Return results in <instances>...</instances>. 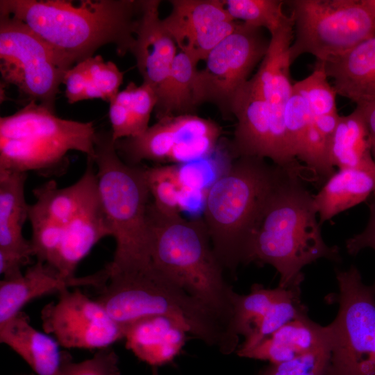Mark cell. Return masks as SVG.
I'll return each instance as SVG.
<instances>
[{"mask_svg":"<svg viewBox=\"0 0 375 375\" xmlns=\"http://www.w3.org/2000/svg\"><path fill=\"white\" fill-rule=\"evenodd\" d=\"M144 0H1L0 11L26 24L72 68L101 47L131 52Z\"/></svg>","mask_w":375,"mask_h":375,"instance_id":"cell-1","label":"cell"},{"mask_svg":"<svg viewBox=\"0 0 375 375\" xmlns=\"http://www.w3.org/2000/svg\"><path fill=\"white\" fill-rule=\"evenodd\" d=\"M308 177L304 168L287 174L267 199L251 238L248 264L273 266L281 288L301 285L302 269L318 259L341 260L338 248L323 240L313 196L303 184Z\"/></svg>","mask_w":375,"mask_h":375,"instance_id":"cell-2","label":"cell"},{"mask_svg":"<svg viewBox=\"0 0 375 375\" xmlns=\"http://www.w3.org/2000/svg\"><path fill=\"white\" fill-rule=\"evenodd\" d=\"M301 167L240 156L206 190L202 219L224 269L235 272L240 265L248 264L252 233L267 199L290 171Z\"/></svg>","mask_w":375,"mask_h":375,"instance_id":"cell-3","label":"cell"},{"mask_svg":"<svg viewBox=\"0 0 375 375\" xmlns=\"http://www.w3.org/2000/svg\"><path fill=\"white\" fill-rule=\"evenodd\" d=\"M96 299L125 327L142 318L162 316L224 354L237 349L231 325L151 265L145 270L109 276Z\"/></svg>","mask_w":375,"mask_h":375,"instance_id":"cell-4","label":"cell"},{"mask_svg":"<svg viewBox=\"0 0 375 375\" xmlns=\"http://www.w3.org/2000/svg\"><path fill=\"white\" fill-rule=\"evenodd\" d=\"M94 151L98 193L116 242L113 260L105 267L109 276L145 270L151 264V243L144 166L119 157L111 130L97 131Z\"/></svg>","mask_w":375,"mask_h":375,"instance_id":"cell-5","label":"cell"},{"mask_svg":"<svg viewBox=\"0 0 375 375\" xmlns=\"http://www.w3.org/2000/svg\"><path fill=\"white\" fill-rule=\"evenodd\" d=\"M147 220L151 265L232 326L235 292L224 279L203 219L163 214L151 201Z\"/></svg>","mask_w":375,"mask_h":375,"instance_id":"cell-6","label":"cell"},{"mask_svg":"<svg viewBox=\"0 0 375 375\" xmlns=\"http://www.w3.org/2000/svg\"><path fill=\"white\" fill-rule=\"evenodd\" d=\"M96 133L92 122L62 119L30 101L0 118V172L61 175L67 170L70 151L94 158Z\"/></svg>","mask_w":375,"mask_h":375,"instance_id":"cell-7","label":"cell"},{"mask_svg":"<svg viewBox=\"0 0 375 375\" xmlns=\"http://www.w3.org/2000/svg\"><path fill=\"white\" fill-rule=\"evenodd\" d=\"M285 2L294 19L291 64L304 53L328 60L375 35V15L364 0Z\"/></svg>","mask_w":375,"mask_h":375,"instance_id":"cell-8","label":"cell"},{"mask_svg":"<svg viewBox=\"0 0 375 375\" xmlns=\"http://www.w3.org/2000/svg\"><path fill=\"white\" fill-rule=\"evenodd\" d=\"M71 67L26 24L0 11V72L27 103L35 101L55 112V102Z\"/></svg>","mask_w":375,"mask_h":375,"instance_id":"cell-9","label":"cell"},{"mask_svg":"<svg viewBox=\"0 0 375 375\" xmlns=\"http://www.w3.org/2000/svg\"><path fill=\"white\" fill-rule=\"evenodd\" d=\"M338 312L329 324L326 375H375V290L352 265L337 270Z\"/></svg>","mask_w":375,"mask_h":375,"instance_id":"cell-10","label":"cell"},{"mask_svg":"<svg viewBox=\"0 0 375 375\" xmlns=\"http://www.w3.org/2000/svg\"><path fill=\"white\" fill-rule=\"evenodd\" d=\"M262 28L240 22L237 28L208 53L206 66L198 70L194 83L195 108L215 105L222 117L231 119L232 103L239 88L265 57L269 40Z\"/></svg>","mask_w":375,"mask_h":375,"instance_id":"cell-11","label":"cell"},{"mask_svg":"<svg viewBox=\"0 0 375 375\" xmlns=\"http://www.w3.org/2000/svg\"><path fill=\"white\" fill-rule=\"evenodd\" d=\"M221 128L214 121L194 114L169 116L142 135L115 142L119 157L127 164L144 160L183 165L210 156L215 150Z\"/></svg>","mask_w":375,"mask_h":375,"instance_id":"cell-12","label":"cell"},{"mask_svg":"<svg viewBox=\"0 0 375 375\" xmlns=\"http://www.w3.org/2000/svg\"><path fill=\"white\" fill-rule=\"evenodd\" d=\"M57 303L41 311L42 327L59 345L68 349H100L124 338L125 327L115 322L105 308L78 289L59 292Z\"/></svg>","mask_w":375,"mask_h":375,"instance_id":"cell-13","label":"cell"},{"mask_svg":"<svg viewBox=\"0 0 375 375\" xmlns=\"http://www.w3.org/2000/svg\"><path fill=\"white\" fill-rule=\"evenodd\" d=\"M293 38V20L271 35L267 51L251 78L268 108L276 156L274 164L284 167L299 162L291 149L284 121L285 106L293 91L289 56Z\"/></svg>","mask_w":375,"mask_h":375,"instance_id":"cell-14","label":"cell"},{"mask_svg":"<svg viewBox=\"0 0 375 375\" xmlns=\"http://www.w3.org/2000/svg\"><path fill=\"white\" fill-rule=\"evenodd\" d=\"M172 10L162 19L181 51L197 61L240 24L228 12L223 0H171Z\"/></svg>","mask_w":375,"mask_h":375,"instance_id":"cell-15","label":"cell"},{"mask_svg":"<svg viewBox=\"0 0 375 375\" xmlns=\"http://www.w3.org/2000/svg\"><path fill=\"white\" fill-rule=\"evenodd\" d=\"M159 0H144V8L131 51L143 83L162 97L174 58L176 44L159 15ZM157 104V103H156Z\"/></svg>","mask_w":375,"mask_h":375,"instance_id":"cell-16","label":"cell"},{"mask_svg":"<svg viewBox=\"0 0 375 375\" xmlns=\"http://www.w3.org/2000/svg\"><path fill=\"white\" fill-rule=\"evenodd\" d=\"M237 124L229 144L232 158L255 156L275 161V150L267 106L249 79L237 91L232 103Z\"/></svg>","mask_w":375,"mask_h":375,"instance_id":"cell-17","label":"cell"},{"mask_svg":"<svg viewBox=\"0 0 375 375\" xmlns=\"http://www.w3.org/2000/svg\"><path fill=\"white\" fill-rule=\"evenodd\" d=\"M104 282L101 272L90 276L69 280L53 267L37 260L24 274L13 280L0 282V326L18 314L29 301L40 297L81 285L100 288Z\"/></svg>","mask_w":375,"mask_h":375,"instance_id":"cell-18","label":"cell"},{"mask_svg":"<svg viewBox=\"0 0 375 375\" xmlns=\"http://www.w3.org/2000/svg\"><path fill=\"white\" fill-rule=\"evenodd\" d=\"M323 62L337 94L356 106L375 103V35Z\"/></svg>","mask_w":375,"mask_h":375,"instance_id":"cell-19","label":"cell"},{"mask_svg":"<svg viewBox=\"0 0 375 375\" xmlns=\"http://www.w3.org/2000/svg\"><path fill=\"white\" fill-rule=\"evenodd\" d=\"M106 236L110 227L97 188L66 228L54 268L63 278L76 279L78 263Z\"/></svg>","mask_w":375,"mask_h":375,"instance_id":"cell-20","label":"cell"},{"mask_svg":"<svg viewBox=\"0 0 375 375\" xmlns=\"http://www.w3.org/2000/svg\"><path fill=\"white\" fill-rule=\"evenodd\" d=\"M330 343L329 325L321 326L307 315L288 323L257 345L237 353L276 365Z\"/></svg>","mask_w":375,"mask_h":375,"instance_id":"cell-21","label":"cell"},{"mask_svg":"<svg viewBox=\"0 0 375 375\" xmlns=\"http://www.w3.org/2000/svg\"><path fill=\"white\" fill-rule=\"evenodd\" d=\"M186 333L173 321L162 316L138 319L125 326L126 347L143 362L160 366L178 354Z\"/></svg>","mask_w":375,"mask_h":375,"instance_id":"cell-22","label":"cell"},{"mask_svg":"<svg viewBox=\"0 0 375 375\" xmlns=\"http://www.w3.org/2000/svg\"><path fill=\"white\" fill-rule=\"evenodd\" d=\"M27 173L0 172V252L31 262L34 256L31 241L24 238L22 227L28 219L25 199Z\"/></svg>","mask_w":375,"mask_h":375,"instance_id":"cell-23","label":"cell"},{"mask_svg":"<svg viewBox=\"0 0 375 375\" xmlns=\"http://www.w3.org/2000/svg\"><path fill=\"white\" fill-rule=\"evenodd\" d=\"M0 342L16 352L37 375H59L62 351L54 339L34 328L22 311L0 326Z\"/></svg>","mask_w":375,"mask_h":375,"instance_id":"cell-24","label":"cell"},{"mask_svg":"<svg viewBox=\"0 0 375 375\" xmlns=\"http://www.w3.org/2000/svg\"><path fill=\"white\" fill-rule=\"evenodd\" d=\"M375 192V165L338 169L313 196L319 224L366 200Z\"/></svg>","mask_w":375,"mask_h":375,"instance_id":"cell-25","label":"cell"},{"mask_svg":"<svg viewBox=\"0 0 375 375\" xmlns=\"http://www.w3.org/2000/svg\"><path fill=\"white\" fill-rule=\"evenodd\" d=\"M124 72L111 62L97 55L69 69L64 77L65 97L69 103L101 99L110 103L118 94Z\"/></svg>","mask_w":375,"mask_h":375,"instance_id":"cell-26","label":"cell"},{"mask_svg":"<svg viewBox=\"0 0 375 375\" xmlns=\"http://www.w3.org/2000/svg\"><path fill=\"white\" fill-rule=\"evenodd\" d=\"M157 97L148 85L129 82L109 103V119L113 140L137 137L149 127Z\"/></svg>","mask_w":375,"mask_h":375,"instance_id":"cell-27","label":"cell"},{"mask_svg":"<svg viewBox=\"0 0 375 375\" xmlns=\"http://www.w3.org/2000/svg\"><path fill=\"white\" fill-rule=\"evenodd\" d=\"M328 156L331 165L338 169L375 165L367 124L358 107L340 117L330 139Z\"/></svg>","mask_w":375,"mask_h":375,"instance_id":"cell-28","label":"cell"},{"mask_svg":"<svg viewBox=\"0 0 375 375\" xmlns=\"http://www.w3.org/2000/svg\"><path fill=\"white\" fill-rule=\"evenodd\" d=\"M199 61L182 51L173 62L163 94L155 108L158 120L169 116L193 114L194 83Z\"/></svg>","mask_w":375,"mask_h":375,"instance_id":"cell-29","label":"cell"},{"mask_svg":"<svg viewBox=\"0 0 375 375\" xmlns=\"http://www.w3.org/2000/svg\"><path fill=\"white\" fill-rule=\"evenodd\" d=\"M178 165L144 166L147 187L157 210L167 215H181L192 188L184 181Z\"/></svg>","mask_w":375,"mask_h":375,"instance_id":"cell-30","label":"cell"},{"mask_svg":"<svg viewBox=\"0 0 375 375\" xmlns=\"http://www.w3.org/2000/svg\"><path fill=\"white\" fill-rule=\"evenodd\" d=\"M288 288H265L254 284L248 294L234 293L232 326L238 335L245 340L251 338L258 330L271 305L280 298Z\"/></svg>","mask_w":375,"mask_h":375,"instance_id":"cell-31","label":"cell"},{"mask_svg":"<svg viewBox=\"0 0 375 375\" xmlns=\"http://www.w3.org/2000/svg\"><path fill=\"white\" fill-rule=\"evenodd\" d=\"M226 10L235 20L259 28L270 35L292 19L283 10L281 0H223Z\"/></svg>","mask_w":375,"mask_h":375,"instance_id":"cell-32","label":"cell"},{"mask_svg":"<svg viewBox=\"0 0 375 375\" xmlns=\"http://www.w3.org/2000/svg\"><path fill=\"white\" fill-rule=\"evenodd\" d=\"M307 312L301 300V285L288 288L285 292L271 305L257 332L244 340L238 352L253 347L288 323L307 316Z\"/></svg>","mask_w":375,"mask_h":375,"instance_id":"cell-33","label":"cell"},{"mask_svg":"<svg viewBox=\"0 0 375 375\" xmlns=\"http://www.w3.org/2000/svg\"><path fill=\"white\" fill-rule=\"evenodd\" d=\"M327 78L324 62L317 60L312 72L293 84L306 100L312 119L338 115L335 101L337 92Z\"/></svg>","mask_w":375,"mask_h":375,"instance_id":"cell-34","label":"cell"},{"mask_svg":"<svg viewBox=\"0 0 375 375\" xmlns=\"http://www.w3.org/2000/svg\"><path fill=\"white\" fill-rule=\"evenodd\" d=\"M330 357L331 343L288 361L272 364L262 375H326Z\"/></svg>","mask_w":375,"mask_h":375,"instance_id":"cell-35","label":"cell"},{"mask_svg":"<svg viewBox=\"0 0 375 375\" xmlns=\"http://www.w3.org/2000/svg\"><path fill=\"white\" fill-rule=\"evenodd\" d=\"M284 121L291 149L297 160L310 126V114L306 100L294 87L285 106Z\"/></svg>","mask_w":375,"mask_h":375,"instance_id":"cell-36","label":"cell"},{"mask_svg":"<svg viewBox=\"0 0 375 375\" xmlns=\"http://www.w3.org/2000/svg\"><path fill=\"white\" fill-rule=\"evenodd\" d=\"M119 358L110 347L98 349L90 359L79 362L72 361L70 355L62 351L59 375H120Z\"/></svg>","mask_w":375,"mask_h":375,"instance_id":"cell-37","label":"cell"},{"mask_svg":"<svg viewBox=\"0 0 375 375\" xmlns=\"http://www.w3.org/2000/svg\"><path fill=\"white\" fill-rule=\"evenodd\" d=\"M369 208L370 217L366 228L346 242L347 250L351 255H356L365 248H371L375 251V192L369 203ZM372 286L375 290V281Z\"/></svg>","mask_w":375,"mask_h":375,"instance_id":"cell-38","label":"cell"},{"mask_svg":"<svg viewBox=\"0 0 375 375\" xmlns=\"http://www.w3.org/2000/svg\"><path fill=\"white\" fill-rule=\"evenodd\" d=\"M356 107L360 109L364 116L369 132L372 154L375 160V103Z\"/></svg>","mask_w":375,"mask_h":375,"instance_id":"cell-39","label":"cell"},{"mask_svg":"<svg viewBox=\"0 0 375 375\" xmlns=\"http://www.w3.org/2000/svg\"><path fill=\"white\" fill-rule=\"evenodd\" d=\"M364 1L375 15V0H364Z\"/></svg>","mask_w":375,"mask_h":375,"instance_id":"cell-40","label":"cell"},{"mask_svg":"<svg viewBox=\"0 0 375 375\" xmlns=\"http://www.w3.org/2000/svg\"><path fill=\"white\" fill-rule=\"evenodd\" d=\"M35 374H33V373H31V374H22V375H35Z\"/></svg>","mask_w":375,"mask_h":375,"instance_id":"cell-41","label":"cell"}]
</instances>
